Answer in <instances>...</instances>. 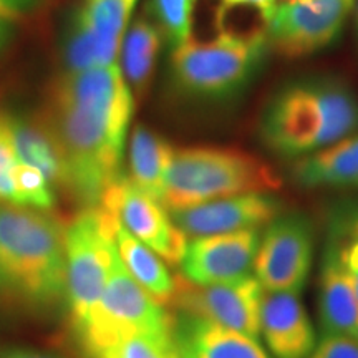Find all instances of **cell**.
Listing matches in <instances>:
<instances>
[{
  "label": "cell",
  "mask_w": 358,
  "mask_h": 358,
  "mask_svg": "<svg viewBox=\"0 0 358 358\" xmlns=\"http://www.w3.org/2000/svg\"><path fill=\"white\" fill-rule=\"evenodd\" d=\"M174 337H176V358H196L185 334L176 327V322H174Z\"/></svg>",
  "instance_id": "cell-31"
},
{
  "label": "cell",
  "mask_w": 358,
  "mask_h": 358,
  "mask_svg": "<svg viewBox=\"0 0 358 358\" xmlns=\"http://www.w3.org/2000/svg\"><path fill=\"white\" fill-rule=\"evenodd\" d=\"M66 222L45 209L0 206V303L38 313L66 299Z\"/></svg>",
  "instance_id": "cell-2"
},
{
  "label": "cell",
  "mask_w": 358,
  "mask_h": 358,
  "mask_svg": "<svg viewBox=\"0 0 358 358\" xmlns=\"http://www.w3.org/2000/svg\"><path fill=\"white\" fill-rule=\"evenodd\" d=\"M319 315L324 335L358 338V299L337 245L330 239L322 254Z\"/></svg>",
  "instance_id": "cell-15"
},
{
  "label": "cell",
  "mask_w": 358,
  "mask_h": 358,
  "mask_svg": "<svg viewBox=\"0 0 358 358\" xmlns=\"http://www.w3.org/2000/svg\"><path fill=\"white\" fill-rule=\"evenodd\" d=\"M48 129L65 161L64 189L85 208H95L122 174L124 141L134 110L122 66L111 64L66 71L52 96Z\"/></svg>",
  "instance_id": "cell-1"
},
{
  "label": "cell",
  "mask_w": 358,
  "mask_h": 358,
  "mask_svg": "<svg viewBox=\"0 0 358 358\" xmlns=\"http://www.w3.org/2000/svg\"><path fill=\"white\" fill-rule=\"evenodd\" d=\"M115 241L122 262L127 271L143 289L161 306H169L176 292V279L161 261L155 250H151L140 239L124 229L116 219Z\"/></svg>",
  "instance_id": "cell-18"
},
{
  "label": "cell",
  "mask_w": 358,
  "mask_h": 358,
  "mask_svg": "<svg viewBox=\"0 0 358 358\" xmlns=\"http://www.w3.org/2000/svg\"><path fill=\"white\" fill-rule=\"evenodd\" d=\"M173 327V317L133 279L115 249L100 302L77 330L85 353L93 357L128 335L168 334Z\"/></svg>",
  "instance_id": "cell-6"
},
{
  "label": "cell",
  "mask_w": 358,
  "mask_h": 358,
  "mask_svg": "<svg viewBox=\"0 0 358 358\" xmlns=\"http://www.w3.org/2000/svg\"><path fill=\"white\" fill-rule=\"evenodd\" d=\"M176 327L185 334L196 358H272L259 340L232 332L214 322L182 313Z\"/></svg>",
  "instance_id": "cell-19"
},
{
  "label": "cell",
  "mask_w": 358,
  "mask_h": 358,
  "mask_svg": "<svg viewBox=\"0 0 358 358\" xmlns=\"http://www.w3.org/2000/svg\"><path fill=\"white\" fill-rule=\"evenodd\" d=\"M7 37H8V22L0 20V48H2V45L6 43Z\"/></svg>",
  "instance_id": "cell-33"
},
{
  "label": "cell",
  "mask_w": 358,
  "mask_h": 358,
  "mask_svg": "<svg viewBox=\"0 0 358 358\" xmlns=\"http://www.w3.org/2000/svg\"><path fill=\"white\" fill-rule=\"evenodd\" d=\"M252 8V10L261 12L266 19L271 22L274 15L277 3L275 0H219L217 13L229 12L232 8Z\"/></svg>",
  "instance_id": "cell-29"
},
{
  "label": "cell",
  "mask_w": 358,
  "mask_h": 358,
  "mask_svg": "<svg viewBox=\"0 0 358 358\" xmlns=\"http://www.w3.org/2000/svg\"><path fill=\"white\" fill-rule=\"evenodd\" d=\"M116 217L95 206L85 208L66 222V303L75 332L100 302L116 249Z\"/></svg>",
  "instance_id": "cell-7"
},
{
  "label": "cell",
  "mask_w": 358,
  "mask_h": 358,
  "mask_svg": "<svg viewBox=\"0 0 358 358\" xmlns=\"http://www.w3.org/2000/svg\"><path fill=\"white\" fill-rule=\"evenodd\" d=\"M358 128V98L334 78H306L282 87L267 103L261 138L272 153L302 158Z\"/></svg>",
  "instance_id": "cell-3"
},
{
  "label": "cell",
  "mask_w": 358,
  "mask_h": 358,
  "mask_svg": "<svg viewBox=\"0 0 358 358\" xmlns=\"http://www.w3.org/2000/svg\"><path fill=\"white\" fill-rule=\"evenodd\" d=\"M0 358H58L48 353L37 352V350H29V348H12V350L2 352Z\"/></svg>",
  "instance_id": "cell-32"
},
{
  "label": "cell",
  "mask_w": 358,
  "mask_h": 358,
  "mask_svg": "<svg viewBox=\"0 0 358 358\" xmlns=\"http://www.w3.org/2000/svg\"><path fill=\"white\" fill-rule=\"evenodd\" d=\"M138 2L140 0H83L71 27L95 38L110 64H115Z\"/></svg>",
  "instance_id": "cell-20"
},
{
  "label": "cell",
  "mask_w": 358,
  "mask_h": 358,
  "mask_svg": "<svg viewBox=\"0 0 358 358\" xmlns=\"http://www.w3.org/2000/svg\"><path fill=\"white\" fill-rule=\"evenodd\" d=\"M17 155L22 163L38 168L53 185L65 187L66 171L60 146L48 127L8 118Z\"/></svg>",
  "instance_id": "cell-21"
},
{
  "label": "cell",
  "mask_w": 358,
  "mask_h": 358,
  "mask_svg": "<svg viewBox=\"0 0 358 358\" xmlns=\"http://www.w3.org/2000/svg\"><path fill=\"white\" fill-rule=\"evenodd\" d=\"M357 24H358V3H357Z\"/></svg>",
  "instance_id": "cell-35"
},
{
  "label": "cell",
  "mask_w": 358,
  "mask_h": 358,
  "mask_svg": "<svg viewBox=\"0 0 358 358\" xmlns=\"http://www.w3.org/2000/svg\"><path fill=\"white\" fill-rule=\"evenodd\" d=\"M267 50V37H241L226 30L209 42L191 37L173 50V83L186 96L227 100L256 77Z\"/></svg>",
  "instance_id": "cell-5"
},
{
  "label": "cell",
  "mask_w": 358,
  "mask_h": 358,
  "mask_svg": "<svg viewBox=\"0 0 358 358\" xmlns=\"http://www.w3.org/2000/svg\"><path fill=\"white\" fill-rule=\"evenodd\" d=\"M282 204L274 192H249L171 213L176 226L186 237L227 234L257 229L280 216Z\"/></svg>",
  "instance_id": "cell-13"
},
{
  "label": "cell",
  "mask_w": 358,
  "mask_h": 358,
  "mask_svg": "<svg viewBox=\"0 0 358 358\" xmlns=\"http://www.w3.org/2000/svg\"><path fill=\"white\" fill-rule=\"evenodd\" d=\"M313 261V229L302 214L277 216L259 243L254 271L267 292L301 294Z\"/></svg>",
  "instance_id": "cell-8"
},
{
  "label": "cell",
  "mask_w": 358,
  "mask_h": 358,
  "mask_svg": "<svg viewBox=\"0 0 358 358\" xmlns=\"http://www.w3.org/2000/svg\"><path fill=\"white\" fill-rule=\"evenodd\" d=\"M163 34L146 19H138L127 30L122 43V71L131 92L143 95L153 77Z\"/></svg>",
  "instance_id": "cell-22"
},
{
  "label": "cell",
  "mask_w": 358,
  "mask_h": 358,
  "mask_svg": "<svg viewBox=\"0 0 358 358\" xmlns=\"http://www.w3.org/2000/svg\"><path fill=\"white\" fill-rule=\"evenodd\" d=\"M282 3H285V2H295V0H280Z\"/></svg>",
  "instance_id": "cell-34"
},
{
  "label": "cell",
  "mask_w": 358,
  "mask_h": 358,
  "mask_svg": "<svg viewBox=\"0 0 358 358\" xmlns=\"http://www.w3.org/2000/svg\"><path fill=\"white\" fill-rule=\"evenodd\" d=\"M30 2L32 0H0V20L13 22L20 19Z\"/></svg>",
  "instance_id": "cell-30"
},
{
  "label": "cell",
  "mask_w": 358,
  "mask_h": 358,
  "mask_svg": "<svg viewBox=\"0 0 358 358\" xmlns=\"http://www.w3.org/2000/svg\"><path fill=\"white\" fill-rule=\"evenodd\" d=\"M294 181L303 187H358V134L294 161Z\"/></svg>",
  "instance_id": "cell-16"
},
{
  "label": "cell",
  "mask_w": 358,
  "mask_h": 358,
  "mask_svg": "<svg viewBox=\"0 0 358 358\" xmlns=\"http://www.w3.org/2000/svg\"><path fill=\"white\" fill-rule=\"evenodd\" d=\"M10 181L13 187V204L15 206L50 211L52 206L55 204L52 182L38 168L19 161L12 169Z\"/></svg>",
  "instance_id": "cell-25"
},
{
  "label": "cell",
  "mask_w": 358,
  "mask_h": 358,
  "mask_svg": "<svg viewBox=\"0 0 358 358\" xmlns=\"http://www.w3.org/2000/svg\"><path fill=\"white\" fill-rule=\"evenodd\" d=\"M261 335L274 358H308L317 345L315 329L294 292L264 290Z\"/></svg>",
  "instance_id": "cell-14"
},
{
  "label": "cell",
  "mask_w": 358,
  "mask_h": 358,
  "mask_svg": "<svg viewBox=\"0 0 358 358\" xmlns=\"http://www.w3.org/2000/svg\"><path fill=\"white\" fill-rule=\"evenodd\" d=\"M100 208L113 214L120 224L173 266H179L187 248V237L174 224L171 213L138 189L128 178L113 182L100 201Z\"/></svg>",
  "instance_id": "cell-11"
},
{
  "label": "cell",
  "mask_w": 358,
  "mask_h": 358,
  "mask_svg": "<svg viewBox=\"0 0 358 358\" xmlns=\"http://www.w3.org/2000/svg\"><path fill=\"white\" fill-rule=\"evenodd\" d=\"M355 0H295L277 6L267 43L282 57L301 58L329 47L342 32Z\"/></svg>",
  "instance_id": "cell-10"
},
{
  "label": "cell",
  "mask_w": 358,
  "mask_h": 358,
  "mask_svg": "<svg viewBox=\"0 0 358 358\" xmlns=\"http://www.w3.org/2000/svg\"><path fill=\"white\" fill-rule=\"evenodd\" d=\"M90 358H176L174 327L168 334L128 335Z\"/></svg>",
  "instance_id": "cell-24"
},
{
  "label": "cell",
  "mask_w": 358,
  "mask_h": 358,
  "mask_svg": "<svg viewBox=\"0 0 358 358\" xmlns=\"http://www.w3.org/2000/svg\"><path fill=\"white\" fill-rule=\"evenodd\" d=\"M19 161L10 123H8L7 116H0V201H3V203L13 204L10 173Z\"/></svg>",
  "instance_id": "cell-27"
},
{
  "label": "cell",
  "mask_w": 358,
  "mask_h": 358,
  "mask_svg": "<svg viewBox=\"0 0 358 358\" xmlns=\"http://www.w3.org/2000/svg\"><path fill=\"white\" fill-rule=\"evenodd\" d=\"M196 0H151L150 13L173 48L191 38Z\"/></svg>",
  "instance_id": "cell-26"
},
{
  "label": "cell",
  "mask_w": 358,
  "mask_h": 358,
  "mask_svg": "<svg viewBox=\"0 0 358 358\" xmlns=\"http://www.w3.org/2000/svg\"><path fill=\"white\" fill-rule=\"evenodd\" d=\"M261 234L257 229L198 237L187 244L181 266L182 277L198 285L222 284L250 275Z\"/></svg>",
  "instance_id": "cell-12"
},
{
  "label": "cell",
  "mask_w": 358,
  "mask_h": 358,
  "mask_svg": "<svg viewBox=\"0 0 358 358\" xmlns=\"http://www.w3.org/2000/svg\"><path fill=\"white\" fill-rule=\"evenodd\" d=\"M282 179L266 161L236 148H182L174 153L161 204L169 213L249 192H275Z\"/></svg>",
  "instance_id": "cell-4"
},
{
  "label": "cell",
  "mask_w": 358,
  "mask_h": 358,
  "mask_svg": "<svg viewBox=\"0 0 358 358\" xmlns=\"http://www.w3.org/2000/svg\"><path fill=\"white\" fill-rule=\"evenodd\" d=\"M327 239L337 245L358 299V203L335 209L329 221Z\"/></svg>",
  "instance_id": "cell-23"
},
{
  "label": "cell",
  "mask_w": 358,
  "mask_h": 358,
  "mask_svg": "<svg viewBox=\"0 0 358 358\" xmlns=\"http://www.w3.org/2000/svg\"><path fill=\"white\" fill-rule=\"evenodd\" d=\"M308 358H358V338L324 335Z\"/></svg>",
  "instance_id": "cell-28"
},
{
  "label": "cell",
  "mask_w": 358,
  "mask_h": 358,
  "mask_svg": "<svg viewBox=\"0 0 358 358\" xmlns=\"http://www.w3.org/2000/svg\"><path fill=\"white\" fill-rule=\"evenodd\" d=\"M262 295L261 282L252 274L209 285L192 284L185 277H178L171 303L187 315L214 322L232 332L259 340Z\"/></svg>",
  "instance_id": "cell-9"
},
{
  "label": "cell",
  "mask_w": 358,
  "mask_h": 358,
  "mask_svg": "<svg viewBox=\"0 0 358 358\" xmlns=\"http://www.w3.org/2000/svg\"><path fill=\"white\" fill-rule=\"evenodd\" d=\"M176 150L146 127H136L129 141V176L138 189L161 201Z\"/></svg>",
  "instance_id": "cell-17"
}]
</instances>
